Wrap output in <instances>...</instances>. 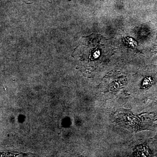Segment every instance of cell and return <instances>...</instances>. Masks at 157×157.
Listing matches in <instances>:
<instances>
[{"mask_svg": "<svg viewBox=\"0 0 157 157\" xmlns=\"http://www.w3.org/2000/svg\"><path fill=\"white\" fill-rule=\"evenodd\" d=\"M100 55H101V52L100 50L99 49H97L93 53L92 57L94 59H97L100 56Z\"/></svg>", "mask_w": 157, "mask_h": 157, "instance_id": "3957f363", "label": "cell"}, {"mask_svg": "<svg viewBox=\"0 0 157 157\" xmlns=\"http://www.w3.org/2000/svg\"><path fill=\"white\" fill-rule=\"evenodd\" d=\"M153 82V80L151 76H147V77H145L142 82L141 87L142 88L145 89L150 87L151 86Z\"/></svg>", "mask_w": 157, "mask_h": 157, "instance_id": "7a4b0ae2", "label": "cell"}, {"mask_svg": "<svg viewBox=\"0 0 157 157\" xmlns=\"http://www.w3.org/2000/svg\"><path fill=\"white\" fill-rule=\"evenodd\" d=\"M124 42L129 47L135 48L137 46V42L134 39L131 37H127L124 39Z\"/></svg>", "mask_w": 157, "mask_h": 157, "instance_id": "6da1fadb", "label": "cell"}]
</instances>
